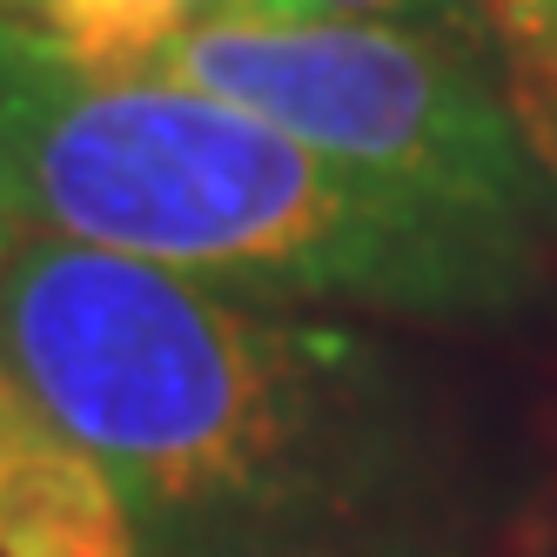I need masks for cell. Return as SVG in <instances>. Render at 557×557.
<instances>
[{
    "label": "cell",
    "instance_id": "obj_1",
    "mask_svg": "<svg viewBox=\"0 0 557 557\" xmlns=\"http://www.w3.org/2000/svg\"><path fill=\"white\" fill-rule=\"evenodd\" d=\"M0 363L122 484L148 557L436 537L457 436L383 336L34 235L0 269Z\"/></svg>",
    "mask_w": 557,
    "mask_h": 557
},
{
    "label": "cell",
    "instance_id": "obj_2",
    "mask_svg": "<svg viewBox=\"0 0 557 557\" xmlns=\"http://www.w3.org/2000/svg\"><path fill=\"white\" fill-rule=\"evenodd\" d=\"M0 195L34 235L283 309L504 323L544 289V243L349 175L235 101L82 74L8 27Z\"/></svg>",
    "mask_w": 557,
    "mask_h": 557
},
{
    "label": "cell",
    "instance_id": "obj_3",
    "mask_svg": "<svg viewBox=\"0 0 557 557\" xmlns=\"http://www.w3.org/2000/svg\"><path fill=\"white\" fill-rule=\"evenodd\" d=\"M141 82L235 101L430 209L544 243L557 235V169L517 114L504 67L389 21H202Z\"/></svg>",
    "mask_w": 557,
    "mask_h": 557
},
{
    "label": "cell",
    "instance_id": "obj_4",
    "mask_svg": "<svg viewBox=\"0 0 557 557\" xmlns=\"http://www.w3.org/2000/svg\"><path fill=\"white\" fill-rule=\"evenodd\" d=\"M0 557H148L108 463L21 396L0 410Z\"/></svg>",
    "mask_w": 557,
    "mask_h": 557
},
{
    "label": "cell",
    "instance_id": "obj_5",
    "mask_svg": "<svg viewBox=\"0 0 557 557\" xmlns=\"http://www.w3.org/2000/svg\"><path fill=\"white\" fill-rule=\"evenodd\" d=\"M202 21H302L289 0H0V27L54 61L141 82Z\"/></svg>",
    "mask_w": 557,
    "mask_h": 557
},
{
    "label": "cell",
    "instance_id": "obj_6",
    "mask_svg": "<svg viewBox=\"0 0 557 557\" xmlns=\"http://www.w3.org/2000/svg\"><path fill=\"white\" fill-rule=\"evenodd\" d=\"M476 8H484L510 101L557 169V0H476Z\"/></svg>",
    "mask_w": 557,
    "mask_h": 557
},
{
    "label": "cell",
    "instance_id": "obj_7",
    "mask_svg": "<svg viewBox=\"0 0 557 557\" xmlns=\"http://www.w3.org/2000/svg\"><path fill=\"white\" fill-rule=\"evenodd\" d=\"M302 21H389V27H417V34H436V41H457L470 54L497 61L491 48V27H484V8L476 0H289Z\"/></svg>",
    "mask_w": 557,
    "mask_h": 557
},
{
    "label": "cell",
    "instance_id": "obj_8",
    "mask_svg": "<svg viewBox=\"0 0 557 557\" xmlns=\"http://www.w3.org/2000/svg\"><path fill=\"white\" fill-rule=\"evenodd\" d=\"M283 557H470L450 537H376V544H323V550H283Z\"/></svg>",
    "mask_w": 557,
    "mask_h": 557
},
{
    "label": "cell",
    "instance_id": "obj_9",
    "mask_svg": "<svg viewBox=\"0 0 557 557\" xmlns=\"http://www.w3.org/2000/svg\"><path fill=\"white\" fill-rule=\"evenodd\" d=\"M27 243V222L14 215V202H8V195H0V269H8V256Z\"/></svg>",
    "mask_w": 557,
    "mask_h": 557
},
{
    "label": "cell",
    "instance_id": "obj_10",
    "mask_svg": "<svg viewBox=\"0 0 557 557\" xmlns=\"http://www.w3.org/2000/svg\"><path fill=\"white\" fill-rule=\"evenodd\" d=\"M14 396H21V376H14L8 363H0V410H8V404H14Z\"/></svg>",
    "mask_w": 557,
    "mask_h": 557
}]
</instances>
